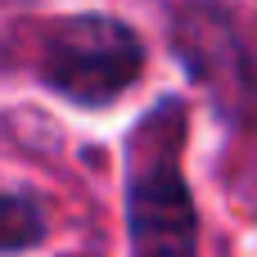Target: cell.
I'll list each match as a JSON object with an SVG mask.
<instances>
[{"label": "cell", "instance_id": "4", "mask_svg": "<svg viewBox=\"0 0 257 257\" xmlns=\"http://www.w3.org/2000/svg\"><path fill=\"white\" fill-rule=\"evenodd\" d=\"M45 217L27 194H0V253H23L41 244Z\"/></svg>", "mask_w": 257, "mask_h": 257}, {"label": "cell", "instance_id": "3", "mask_svg": "<svg viewBox=\"0 0 257 257\" xmlns=\"http://www.w3.org/2000/svg\"><path fill=\"white\" fill-rule=\"evenodd\" d=\"M176 54L190 68V77L212 95L221 117L226 113L235 117L253 99V72H248L244 41L235 36V23L217 0H190L176 14Z\"/></svg>", "mask_w": 257, "mask_h": 257}, {"label": "cell", "instance_id": "2", "mask_svg": "<svg viewBox=\"0 0 257 257\" xmlns=\"http://www.w3.org/2000/svg\"><path fill=\"white\" fill-rule=\"evenodd\" d=\"M140 68H145V45L117 18L77 14L45 32L41 72L72 104H86V108L113 104L140 77Z\"/></svg>", "mask_w": 257, "mask_h": 257}, {"label": "cell", "instance_id": "1", "mask_svg": "<svg viewBox=\"0 0 257 257\" xmlns=\"http://www.w3.org/2000/svg\"><path fill=\"white\" fill-rule=\"evenodd\" d=\"M176 104H163L145 117L131 140V172H126V221L136 257H194V199L185 190L176 145Z\"/></svg>", "mask_w": 257, "mask_h": 257}]
</instances>
